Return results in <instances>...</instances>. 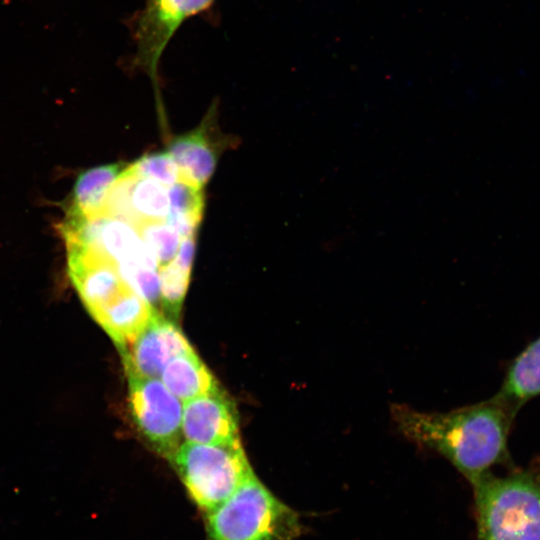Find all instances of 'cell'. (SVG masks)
<instances>
[{
  "instance_id": "1",
  "label": "cell",
  "mask_w": 540,
  "mask_h": 540,
  "mask_svg": "<svg viewBox=\"0 0 540 540\" xmlns=\"http://www.w3.org/2000/svg\"><path fill=\"white\" fill-rule=\"evenodd\" d=\"M515 416L493 398L449 412L391 406V418L400 434L446 458L470 484L494 465L510 461L508 436Z\"/></svg>"
},
{
  "instance_id": "2",
  "label": "cell",
  "mask_w": 540,
  "mask_h": 540,
  "mask_svg": "<svg viewBox=\"0 0 540 540\" xmlns=\"http://www.w3.org/2000/svg\"><path fill=\"white\" fill-rule=\"evenodd\" d=\"M471 485L478 540H540V469L487 472Z\"/></svg>"
},
{
  "instance_id": "3",
  "label": "cell",
  "mask_w": 540,
  "mask_h": 540,
  "mask_svg": "<svg viewBox=\"0 0 540 540\" xmlns=\"http://www.w3.org/2000/svg\"><path fill=\"white\" fill-rule=\"evenodd\" d=\"M202 517L205 540H295L305 529L299 513L255 473Z\"/></svg>"
},
{
  "instance_id": "4",
  "label": "cell",
  "mask_w": 540,
  "mask_h": 540,
  "mask_svg": "<svg viewBox=\"0 0 540 540\" xmlns=\"http://www.w3.org/2000/svg\"><path fill=\"white\" fill-rule=\"evenodd\" d=\"M169 462L202 516L229 498L254 473L241 441L185 442Z\"/></svg>"
},
{
  "instance_id": "5",
  "label": "cell",
  "mask_w": 540,
  "mask_h": 540,
  "mask_svg": "<svg viewBox=\"0 0 540 540\" xmlns=\"http://www.w3.org/2000/svg\"><path fill=\"white\" fill-rule=\"evenodd\" d=\"M127 376L130 407L139 430L170 461L182 444V401L159 378Z\"/></svg>"
},
{
  "instance_id": "6",
  "label": "cell",
  "mask_w": 540,
  "mask_h": 540,
  "mask_svg": "<svg viewBox=\"0 0 540 540\" xmlns=\"http://www.w3.org/2000/svg\"><path fill=\"white\" fill-rule=\"evenodd\" d=\"M213 0H147L136 29L135 64L155 80L160 57L180 24Z\"/></svg>"
},
{
  "instance_id": "7",
  "label": "cell",
  "mask_w": 540,
  "mask_h": 540,
  "mask_svg": "<svg viewBox=\"0 0 540 540\" xmlns=\"http://www.w3.org/2000/svg\"><path fill=\"white\" fill-rule=\"evenodd\" d=\"M192 350L175 321L156 311L121 356L127 373L160 378L172 359Z\"/></svg>"
},
{
  "instance_id": "8",
  "label": "cell",
  "mask_w": 540,
  "mask_h": 540,
  "mask_svg": "<svg viewBox=\"0 0 540 540\" xmlns=\"http://www.w3.org/2000/svg\"><path fill=\"white\" fill-rule=\"evenodd\" d=\"M182 436L186 442L200 444L240 441L236 409L221 389L185 402Z\"/></svg>"
},
{
  "instance_id": "9",
  "label": "cell",
  "mask_w": 540,
  "mask_h": 540,
  "mask_svg": "<svg viewBox=\"0 0 540 540\" xmlns=\"http://www.w3.org/2000/svg\"><path fill=\"white\" fill-rule=\"evenodd\" d=\"M208 120L194 130L173 138L167 152L178 166L182 180L203 188L217 164V150L208 135Z\"/></svg>"
},
{
  "instance_id": "10",
  "label": "cell",
  "mask_w": 540,
  "mask_h": 540,
  "mask_svg": "<svg viewBox=\"0 0 540 540\" xmlns=\"http://www.w3.org/2000/svg\"><path fill=\"white\" fill-rule=\"evenodd\" d=\"M540 395V337L530 343L511 363L498 393L492 398L514 413Z\"/></svg>"
},
{
  "instance_id": "11",
  "label": "cell",
  "mask_w": 540,
  "mask_h": 540,
  "mask_svg": "<svg viewBox=\"0 0 540 540\" xmlns=\"http://www.w3.org/2000/svg\"><path fill=\"white\" fill-rule=\"evenodd\" d=\"M159 379L182 402L220 390L214 375L194 350L172 359Z\"/></svg>"
},
{
  "instance_id": "12",
  "label": "cell",
  "mask_w": 540,
  "mask_h": 540,
  "mask_svg": "<svg viewBox=\"0 0 540 540\" xmlns=\"http://www.w3.org/2000/svg\"><path fill=\"white\" fill-rule=\"evenodd\" d=\"M124 169L123 164L115 163L93 167L80 173L75 181L68 213L84 217L95 215Z\"/></svg>"
},
{
  "instance_id": "13",
  "label": "cell",
  "mask_w": 540,
  "mask_h": 540,
  "mask_svg": "<svg viewBox=\"0 0 540 540\" xmlns=\"http://www.w3.org/2000/svg\"><path fill=\"white\" fill-rule=\"evenodd\" d=\"M169 213L168 187L153 179L134 174L126 209L116 218L134 224L140 220H167Z\"/></svg>"
},
{
  "instance_id": "14",
  "label": "cell",
  "mask_w": 540,
  "mask_h": 540,
  "mask_svg": "<svg viewBox=\"0 0 540 540\" xmlns=\"http://www.w3.org/2000/svg\"><path fill=\"white\" fill-rule=\"evenodd\" d=\"M168 193L170 213L167 221L183 238L197 235L204 207L202 188L180 179L168 187Z\"/></svg>"
},
{
  "instance_id": "15",
  "label": "cell",
  "mask_w": 540,
  "mask_h": 540,
  "mask_svg": "<svg viewBox=\"0 0 540 540\" xmlns=\"http://www.w3.org/2000/svg\"><path fill=\"white\" fill-rule=\"evenodd\" d=\"M132 225L159 268L176 257L183 237L167 220H140Z\"/></svg>"
},
{
  "instance_id": "16",
  "label": "cell",
  "mask_w": 540,
  "mask_h": 540,
  "mask_svg": "<svg viewBox=\"0 0 540 540\" xmlns=\"http://www.w3.org/2000/svg\"><path fill=\"white\" fill-rule=\"evenodd\" d=\"M191 269L192 266L182 264L175 258L159 268L160 304L172 319L180 314Z\"/></svg>"
},
{
  "instance_id": "17",
  "label": "cell",
  "mask_w": 540,
  "mask_h": 540,
  "mask_svg": "<svg viewBox=\"0 0 540 540\" xmlns=\"http://www.w3.org/2000/svg\"><path fill=\"white\" fill-rule=\"evenodd\" d=\"M129 168L136 176L153 179L167 187L181 179L178 166L168 152L144 155Z\"/></svg>"
}]
</instances>
